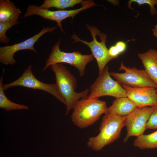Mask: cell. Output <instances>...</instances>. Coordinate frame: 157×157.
I'll use <instances>...</instances> for the list:
<instances>
[{"mask_svg":"<svg viewBox=\"0 0 157 157\" xmlns=\"http://www.w3.org/2000/svg\"><path fill=\"white\" fill-rule=\"evenodd\" d=\"M51 70L55 74V83L66 103L67 115L79 100L87 97L90 90L87 88L81 92L75 91L77 86V80L69 70L61 63L51 65Z\"/></svg>","mask_w":157,"mask_h":157,"instance_id":"6da1fadb","label":"cell"},{"mask_svg":"<svg viewBox=\"0 0 157 157\" xmlns=\"http://www.w3.org/2000/svg\"><path fill=\"white\" fill-rule=\"evenodd\" d=\"M108 108L106 102L99 98L87 97L81 99L72 109V121L80 128H86L98 120L103 114L106 113Z\"/></svg>","mask_w":157,"mask_h":157,"instance_id":"7a4b0ae2","label":"cell"},{"mask_svg":"<svg viewBox=\"0 0 157 157\" xmlns=\"http://www.w3.org/2000/svg\"><path fill=\"white\" fill-rule=\"evenodd\" d=\"M126 119V116L105 113L99 127V133L96 136L89 138L88 147L94 151H99L117 140L122 128L125 126Z\"/></svg>","mask_w":157,"mask_h":157,"instance_id":"3957f363","label":"cell"},{"mask_svg":"<svg viewBox=\"0 0 157 157\" xmlns=\"http://www.w3.org/2000/svg\"><path fill=\"white\" fill-rule=\"evenodd\" d=\"M61 38L52 46L51 53L46 61L42 71L46 70L52 65L65 63L76 68L80 76H83L87 65L94 58L93 55L92 54L83 55L78 51L67 53L61 51L59 47Z\"/></svg>","mask_w":157,"mask_h":157,"instance_id":"277c9868","label":"cell"},{"mask_svg":"<svg viewBox=\"0 0 157 157\" xmlns=\"http://www.w3.org/2000/svg\"><path fill=\"white\" fill-rule=\"evenodd\" d=\"M86 26L92 35L93 39L92 41L88 42L82 40L75 33L71 38L74 40V42H81L89 47L92 54L97 61L99 74L103 71L107 64L113 59L110 56L108 49L106 44L107 35L104 33H101L97 27L94 26L86 24Z\"/></svg>","mask_w":157,"mask_h":157,"instance_id":"5b68a950","label":"cell"},{"mask_svg":"<svg viewBox=\"0 0 157 157\" xmlns=\"http://www.w3.org/2000/svg\"><path fill=\"white\" fill-rule=\"evenodd\" d=\"M110 76L108 67L106 66L91 86L87 97L99 98L104 96H112L116 98L126 97L125 90Z\"/></svg>","mask_w":157,"mask_h":157,"instance_id":"8992f818","label":"cell"},{"mask_svg":"<svg viewBox=\"0 0 157 157\" xmlns=\"http://www.w3.org/2000/svg\"><path fill=\"white\" fill-rule=\"evenodd\" d=\"M82 7L79 8L69 10L51 11L49 9L40 8L38 6L29 5L26 11L22 17L25 18L28 16L36 15L46 19L56 21L60 28L61 31L65 33L61 24L62 22L65 19L71 17L72 19L77 14L83 10L96 5L92 0L84 1L81 4Z\"/></svg>","mask_w":157,"mask_h":157,"instance_id":"52a82bcc","label":"cell"},{"mask_svg":"<svg viewBox=\"0 0 157 157\" xmlns=\"http://www.w3.org/2000/svg\"><path fill=\"white\" fill-rule=\"evenodd\" d=\"M15 86H21L29 88L42 90L50 94L66 105L64 99L62 96L55 84H48L38 80L33 74L32 65H29L22 75L15 81L3 84L4 90Z\"/></svg>","mask_w":157,"mask_h":157,"instance_id":"ba28073f","label":"cell"},{"mask_svg":"<svg viewBox=\"0 0 157 157\" xmlns=\"http://www.w3.org/2000/svg\"><path fill=\"white\" fill-rule=\"evenodd\" d=\"M122 70L125 72L123 73L110 72V75L120 84L133 87L157 88V84L149 77L145 70L126 67L122 62L119 68V70Z\"/></svg>","mask_w":157,"mask_h":157,"instance_id":"9c48e42d","label":"cell"},{"mask_svg":"<svg viewBox=\"0 0 157 157\" xmlns=\"http://www.w3.org/2000/svg\"><path fill=\"white\" fill-rule=\"evenodd\" d=\"M57 28L56 26L44 27L39 33L22 42L11 45L1 47L0 63L5 65H13L16 62L14 58V53L19 51L28 49L37 52L34 47L35 44L43 35L48 32H53L54 30Z\"/></svg>","mask_w":157,"mask_h":157,"instance_id":"30bf717a","label":"cell"},{"mask_svg":"<svg viewBox=\"0 0 157 157\" xmlns=\"http://www.w3.org/2000/svg\"><path fill=\"white\" fill-rule=\"evenodd\" d=\"M152 107L137 108L126 116L127 134L124 139L126 142L132 136H138L143 134L147 129L146 125L152 111Z\"/></svg>","mask_w":157,"mask_h":157,"instance_id":"8fae6325","label":"cell"},{"mask_svg":"<svg viewBox=\"0 0 157 157\" xmlns=\"http://www.w3.org/2000/svg\"><path fill=\"white\" fill-rule=\"evenodd\" d=\"M122 86L126 90L127 97L137 108L157 105L156 88L150 87H133L126 85Z\"/></svg>","mask_w":157,"mask_h":157,"instance_id":"7c38bea8","label":"cell"},{"mask_svg":"<svg viewBox=\"0 0 157 157\" xmlns=\"http://www.w3.org/2000/svg\"><path fill=\"white\" fill-rule=\"evenodd\" d=\"M138 55L147 75L157 84V50L151 49Z\"/></svg>","mask_w":157,"mask_h":157,"instance_id":"4fadbf2b","label":"cell"},{"mask_svg":"<svg viewBox=\"0 0 157 157\" xmlns=\"http://www.w3.org/2000/svg\"><path fill=\"white\" fill-rule=\"evenodd\" d=\"M137 108L135 104L127 97L116 98L111 106L108 108L105 113L125 117Z\"/></svg>","mask_w":157,"mask_h":157,"instance_id":"5bb4252c","label":"cell"},{"mask_svg":"<svg viewBox=\"0 0 157 157\" xmlns=\"http://www.w3.org/2000/svg\"><path fill=\"white\" fill-rule=\"evenodd\" d=\"M20 10L14 3L9 0H0V22H19L18 19L21 14Z\"/></svg>","mask_w":157,"mask_h":157,"instance_id":"9a60e30c","label":"cell"},{"mask_svg":"<svg viewBox=\"0 0 157 157\" xmlns=\"http://www.w3.org/2000/svg\"><path fill=\"white\" fill-rule=\"evenodd\" d=\"M133 146L141 149L157 148V130L150 134L140 135L134 140Z\"/></svg>","mask_w":157,"mask_h":157,"instance_id":"2e32d148","label":"cell"},{"mask_svg":"<svg viewBox=\"0 0 157 157\" xmlns=\"http://www.w3.org/2000/svg\"><path fill=\"white\" fill-rule=\"evenodd\" d=\"M5 69H3L0 79V108L6 111L21 110L28 109V107L23 104L13 102L8 98L4 92L3 87V79Z\"/></svg>","mask_w":157,"mask_h":157,"instance_id":"e0dca14e","label":"cell"},{"mask_svg":"<svg viewBox=\"0 0 157 157\" xmlns=\"http://www.w3.org/2000/svg\"><path fill=\"white\" fill-rule=\"evenodd\" d=\"M83 1L82 0H45L43 3L39 7L45 9H49L52 7L64 9L73 7L78 4H81Z\"/></svg>","mask_w":157,"mask_h":157,"instance_id":"ac0fdd59","label":"cell"},{"mask_svg":"<svg viewBox=\"0 0 157 157\" xmlns=\"http://www.w3.org/2000/svg\"><path fill=\"white\" fill-rule=\"evenodd\" d=\"M126 43L124 42L118 41L115 45L110 47L108 49L109 54L113 59L116 58L126 50Z\"/></svg>","mask_w":157,"mask_h":157,"instance_id":"d6986e66","label":"cell"},{"mask_svg":"<svg viewBox=\"0 0 157 157\" xmlns=\"http://www.w3.org/2000/svg\"><path fill=\"white\" fill-rule=\"evenodd\" d=\"M17 24L15 23L0 22V42L1 43L7 44L10 39L6 35L7 30L13 26Z\"/></svg>","mask_w":157,"mask_h":157,"instance_id":"ffe728a7","label":"cell"},{"mask_svg":"<svg viewBox=\"0 0 157 157\" xmlns=\"http://www.w3.org/2000/svg\"><path fill=\"white\" fill-rule=\"evenodd\" d=\"M132 2L136 3L139 6L145 4H148L150 7L149 11L151 15H153L157 13L154 7L155 5L157 6V0H130L127 3L128 6L130 9H132L131 6Z\"/></svg>","mask_w":157,"mask_h":157,"instance_id":"44dd1931","label":"cell"},{"mask_svg":"<svg viewBox=\"0 0 157 157\" xmlns=\"http://www.w3.org/2000/svg\"><path fill=\"white\" fill-rule=\"evenodd\" d=\"M151 113L147 122V129H157V105L152 106Z\"/></svg>","mask_w":157,"mask_h":157,"instance_id":"7402d4cb","label":"cell"},{"mask_svg":"<svg viewBox=\"0 0 157 157\" xmlns=\"http://www.w3.org/2000/svg\"><path fill=\"white\" fill-rule=\"evenodd\" d=\"M153 34L157 38V25H156L154 28L152 30Z\"/></svg>","mask_w":157,"mask_h":157,"instance_id":"603a6c76","label":"cell"},{"mask_svg":"<svg viewBox=\"0 0 157 157\" xmlns=\"http://www.w3.org/2000/svg\"><path fill=\"white\" fill-rule=\"evenodd\" d=\"M156 90H157V88H156Z\"/></svg>","mask_w":157,"mask_h":157,"instance_id":"cb8c5ba5","label":"cell"}]
</instances>
